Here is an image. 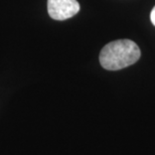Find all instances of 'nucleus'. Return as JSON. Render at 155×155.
Masks as SVG:
<instances>
[{"instance_id": "nucleus-1", "label": "nucleus", "mask_w": 155, "mask_h": 155, "mask_svg": "<svg viewBox=\"0 0 155 155\" xmlns=\"http://www.w3.org/2000/svg\"><path fill=\"white\" fill-rule=\"evenodd\" d=\"M140 55V48L134 41L119 39L104 46L100 54V63L108 71H118L134 64Z\"/></svg>"}, {"instance_id": "nucleus-2", "label": "nucleus", "mask_w": 155, "mask_h": 155, "mask_svg": "<svg viewBox=\"0 0 155 155\" xmlns=\"http://www.w3.org/2000/svg\"><path fill=\"white\" fill-rule=\"evenodd\" d=\"M80 10L77 0H48L49 16L55 20H64L73 17Z\"/></svg>"}, {"instance_id": "nucleus-3", "label": "nucleus", "mask_w": 155, "mask_h": 155, "mask_svg": "<svg viewBox=\"0 0 155 155\" xmlns=\"http://www.w3.org/2000/svg\"><path fill=\"white\" fill-rule=\"evenodd\" d=\"M150 18H151V21H152V23L155 25V7L152 9V11H151V16H150Z\"/></svg>"}]
</instances>
